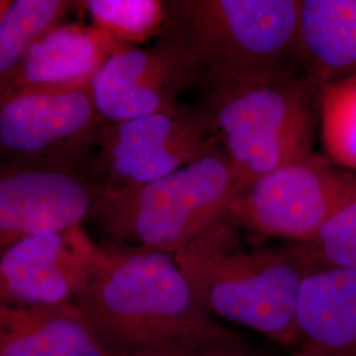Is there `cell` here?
<instances>
[{
    "mask_svg": "<svg viewBox=\"0 0 356 356\" xmlns=\"http://www.w3.org/2000/svg\"><path fill=\"white\" fill-rule=\"evenodd\" d=\"M89 277L76 304L111 356L229 330L195 300L173 254L89 239Z\"/></svg>",
    "mask_w": 356,
    "mask_h": 356,
    "instance_id": "1",
    "label": "cell"
},
{
    "mask_svg": "<svg viewBox=\"0 0 356 356\" xmlns=\"http://www.w3.org/2000/svg\"><path fill=\"white\" fill-rule=\"evenodd\" d=\"M241 231L225 218L173 257L210 317L297 347V307L313 256L305 244L244 248Z\"/></svg>",
    "mask_w": 356,
    "mask_h": 356,
    "instance_id": "2",
    "label": "cell"
},
{
    "mask_svg": "<svg viewBox=\"0 0 356 356\" xmlns=\"http://www.w3.org/2000/svg\"><path fill=\"white\" fill-rule=\"evenodd\" d=\"M163 38L189 57L198 89L302 74L300 0H169Z\"/></svg>",
    "mask_w": 356,
    "mask_h": 356,
    "instance_id": "3",
    "label": "cell"
},
{
    "mask_svg": "<svg viewBox=\"0 0 356 356\" xmlns=\"http://www.w3.org/2000/svg\"><path fill=\"white\" fill-rule=\"evenodd\" d=\"M204 110L222 152L250 186L313 153L318 92L302 74L204 85Z\"/></svg>",
    "mask_w": 356,
    "mask_h": 356,
    "instance_id": "4",
    "label": "cell"
},
{
    "mask_svg": "<svg viewBox=\"0 0 356 356\" xmlns=\"http://www.w3.org/2000/svg\"><path fill=\"white\" fill-rule=\"evenodd\" d=\"M247 188L218 151L152 182L99 191L91 216L107 244L175 254L227 218Z\"/></svg>",
    "mask_w": 356,
    "mask_h": 356,
    "instance_id": "5",
    "label": "cell"
},
{
    "mask_svg": "<svg viewBox=\"0 0 356 356\" xmlns=\"http://www.w3.org/2000/svg\"><path fill=\"white\" fill-rule=\"evenodd\" d=\"M222 151L201 106L177 108L119 123L104 122L90 161L99 191L139 186Z\"/></svg>",
    "mask_w": 356,
    "mask_h": 356,
    "instance_id": "6",
    "label": "cell"
},
{
    "mask_svg": "<svg viewBox=\"0 0 356 356\" xmlns=\"http://www.w3.org/2000/svg\"><path fill=\"white\" fill-rule=\"evenodd\" d=\"M1 154L13 163L83 168L102 128L91 81L0 95Z\"/></svg>",
    "mask_w": 356,
    "mask_h": 356,
    "instance_id": "7",
    "label": "cell"
},
{
    "mask_svg": "<svg viewBox=\"0 0 356 356\" xmlns=\"http://www.w3.org/2000/svg\"><path fill=\"white\" fill-rule=\"evenodd\" d=\"M355 182L356 173L312 153L254 181L229 204L227 219L256 238L310 244Z\"/></svg>",
    "mask_w": 356,
    "mask_h": 356,
    "instance_id": "8",
    "label": "cell"
},
{
    "mask_svg": "<svg viewBox=\"0 0 356 356\" xmlns=\"http://www.w3.org/2000/svg\"><path fill=\"white\" fill-rule=\"evenodd\" d=\"M99 189L89 170L57 164L13 163L0 176V245L58 234L91 216Z\"/></svg>",
    "mask_w": 356,
    "mask_h": 356,
    "instance_id": "9",
    "label": "cell"
},
{
    "mask_svg": "<svg viewBox=\"0 0 356 356\" xmlns=\"http://www.w3.org/2000/svg\"><path fill=\"white\" fill-rule=\"evenodd\" d=\"M193 88L198 78L189 57L166 38L116 53L91 79L97 110L108 123L175 110Z\"/></svg>",
    "mask_w": 356,
    "mask_h": 356,
    "instance_id": "10",
    "label": "cell"
},
{
    "mask_svg": "<svg viewBox=\"0 0 356 356\" xmlns=\"http://www.w3.org/2000/svg\"><path fill=\"white\" fill-rule=\"evenodd\" d=\"M89 239L79 226L26 236L1 250L0 304H74L89 277Z\"/></svg>",
    "mask_w": 356,
    "mask_h": 356,
    "instance_id": "11",
    "label": "cell"
},
{
    "mask_svg": "<svg viewBox=\"0 0 356 356\" xmlns=\"http://www.w3.org/2000/svg\"><path fill=\"white\" fill-rule=\"evenodd\" d=\"M127 48L131 47L101 28L63 24L33 45L10 76L0 79V95L91 81L111 56Z\"/></svg>",
    "mask_w": 356,
    "mask_h": 356,
    "instance_id": "12",
    "label": "cell"
},
{
    "mask_svg": "<svg viewBox=\"0 0 356 356\" xmlns=\"http://www.w3.org/2000/svg\"><path fill=\"white\" fill-rule=\"evenodd\" d=\"M297 331V348L356 356V272L314 266L300 293Z\"/></svg>",
    "mask_w": 356,
    "mask_h": 356,
    "instance_id": "13",
    "label": "cell"
},
{
    "mask_svg": "<svg viewBox=\"0 0 356 356\" xmlns=\"http://www.w3.org/2000/svg\"><path fill=\"white\" fill-rule=\"evenodd\" d=\"M0 356H111L76 304H0Z\"/></svg>",
    "mask_w": 356,
    "mask_h": 356,
    "instance_id": "14",
    "label": "cell"
},
{
    "mask_svg": "<svg viewBox=\"0 0 356 356\" xmlns=\"http://www.w3.org/2000/svg\"><path fill=\"white\" fill-rule=\"evenodd\" d=\"M302 76L319 90L356 76V0H300Z\"/></svg>",
    "mask_w": 356,
    "mask_h": 356,
    "instance_id": "15",
    "label": "cell"
},
{
    "mask_svg": "<svg viewBox=\"0 0 356 356\" xmlns=\"http://www.w3.org/2000/svg\"><path fill=\"white\" fill-rule=\"evenodd\" d=\"M73 4L65 0L1 1L0 79L10 76L41 38L64 24Z\"/></svg>",
    "mask_w": 356,
    "mask_h": 356,
    "instance_id": "16",
    "label": "cell"
},
{
    "mask_svg": "<svg viewBox=\"0 0 356 356\" xmlns=\"http://www.w3.org/2000/svg\"><path fill=\"white\" fill-rule=\"evenodd\" d=\"M318 111L326 157L344 170L356 173V76L319 90Z\"/></svg>",
    "mask_w": 356,
    "mask_h": 356,
    "instance_id": "17",
    "label": "cell"
},
{
    "mask_svg": "<svg viewBox=\"0 0 356 356\" xmlns=\"http://www.w3.org/2000/svg\"><path fill=\"white\" fill-rule=\"evenodd\" d=\"M79 4L89 13L92 26L101 28L124 47H135L164 35L165 1L88 0Z\"/></svg>",
    "mask_w": 356,
    "mask_h": 356,
    "instance_id": "18",
    "label": "cell"
},
{
    "mask_svg": "<svg viewBox=\"0 0 356 356\" xmlns=\"http://www.w3.org/2000/svg\"><path fill=\"white\" fill-rule=\"evenodd\" d=\"M305 245L316 266L356 272V182L316 239Z\"/></svg>",
    "mask_w": 356,
    "mask_h": 356,
    "instance_id": "19",
    "label": "cell"
},
{
    "mask_svg": "<svg viewBox=\"0 0 356 356\" xmlns=\"http://www.w3.org/2000/svg\"><path fill=\"white\" fill-rule=\"evenodd\" d=\"M132 356H270L254 347L236 331L191 337L159 344Z\"/></svg>",
    "mask_w": 356,
    "mask_h": 356,
    "instance_id": "20",
    "label": "cell"
},
{
    "mask_svg": "<svg viewBox=\"0 0 356 356\" xmlns=\"http://www.w3.org/2000/svg\"><path fill=\"white\" fill-rule=\"evenodd\" d=\"M292 356H318L316 355V354H313V353H309V351H306V350H301V348H297L294 353H293Z\"/></svg>",
    "mask_w": 356,
    "mask_h": 356,
    "instance_id": "21",
    "label": "cell"
}]
</instances>
